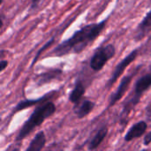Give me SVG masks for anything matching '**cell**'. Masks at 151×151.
<instances>
[{"mask_svg":"<svg viewBox=\"0 0 151 151\" xmlns=\"http://www.w3.org/2000/svg\"><path fill=\"white\" fill-rule=\"evenodd\" d=\"M107 24V19L99 23L88 24L76 31L72 37L59 43L52 51L56 57H63L71 53H80L93 42L103 32Z\"/></svg>","mask_w":151,"mask_h":151,"instance_id":"cell-1","label":"cell"},{"mask_svg":"<svg viewBox=\"0 0 151 151\" xmlns=\"http://www.w3.org/2000/svg\"><path fill=\"white\" fill-rule=\"evenodd\" d=\"M57 108L55 104L50 101L36 107L28 118V119L20 128L16 137V142H21L22 140H24L36 127H40L47 119L50 118L53 114H55Z\"/></svg>","mask_w":151,"mask_h":151,"instance_id":"cell-2","label":"cell"},{"mask_svg":"<svg viewBox=\"0 0 151 151\" xmlns=\"http://www.w3.org/2000/svg\"><path fill=\"white\" fill-rule=\"evenodd\" d=\"M151 88V73H146L145 75L142 76L135 83L134 93L132 94L131 97L125 102L123 111H122V119H127L130 112L136 107V105L140 103L142 96L143 94L148 91Z\"/></svg>","mask_w":151,"mask_h":151,"instance_id":"cell-3","label":"cell"},{"mask_svg":"<svg viewBox=\"0 0 151 151\" xmlns=\"http://www.w3.org/2000/svg\"><path fill=\"white\" fill-rule=\"evenodd\" d=\"M116 50L113 44H107L95 52L90 59V67L97 72L101 71L106 63L114 57Z\"/></svg>","mask_w":151,"mask_h":151,"instance_id":"cell-4","label":"cell"},{"mask_svg":"<svg viewBox=\"0 0 151 151\" xmlns=\"http://www.w3.org/2000/svg\"><path fill=\"white\" fill-rule=\"evenodd\" d=\"M138 54H139V50H138V49L134 50L132 52H130L123 60H121V61L116 65L115 69H114L113 72H112V74H111V78L109 79L108 82L106 83V86H105V87H106L107 88H110L112 87V85H113V84L118 81V79L123 74V73H124V71L126 70V68H127L131 63H133V62L136 59Z\"/></svg>","mask_w":151,"mask_h":151,"instance_id":"cell-5","label":"cell"},{"mask_svg":"<svg viewBox=\"0 0 151 151\" xmlns=\"http://www.w3.org/2000/svg\"><path fill=\"white\" fill-rule=\"evenodd\" d=\"M134 75V73H131V74L126 75L125 77L122 78V80L120 81V84L119 85L117 90L110 97L108 108H111V107L114 106L125 96V94L127 93V89H128V88H129V86L131 84V81L133 80Z\"/></svg>","mask_w":151,"mask_h":151,"instance_id":"cell-6","label":"cell"},{"mask_svg":"<svg viewBox=\"0 0 151 151\" xmlns=\"http://www.w3.org/2000/svg\"><path fill=\"white\" fill-rule=\"evenodd\" d=\"M147 129H148V124L145 121L141 120L130 127V129L126 134L124 139L126 142H132L134 139H138L142 137L145 134Z\"/></svg>","mask_w":151,"mask_h":151,"instance_id":"cell-7","label":"cell"},{"mask_svg":"<svg viewBox=\"0 0 151 151\" xmlns=\"http://www.w3.org/2000/svg\"><path fill=\"white\" fill-rule=\"evenodd\" d=\"M151 31V11H150L143 19L139 24L136 30V40L142 39L149 32Z\"/></svg>","mask_w":151,"mask_h":151,"instance_id":"cell-8","label":"cell"},{"mask_svg":"<svg viewBox=\"0 0 151 151\" xmlns=\"http://www.w3.org/2000/svg\"><path fill=\"white\" fill-rule=\"evenodd\" d=\"M46 144V136L43 131L38 132L25 151H41Z\"/></svg>","mask_w":151,"mask_h":151,"instance_id":"cell-9","label":"cell"},{"mask_svg":"<svg viewBox=\"0 0 151 151\" xmlns=\"http://www.w3.org/2000/svg\"><path fill=\"white\" fill-rule=\"evenodd\" d=\"M107 134H108V127L107 126L102 127L97 131V133L95 134V136L92 138V140L90 141V142L88 144V150L90 151L96 150L102 144V142L104 141Z\"/></svg>","mask_w":151,"mask_h":151,"instance_id":"cell-10","label":"cell"},{"mask_svg":"<svg viewBox=\"0 0 151 151\" xmlns=\"http://www.w3.org/2000/svg\"><path fill=\"white\" fill-rule=\"evenodd\" d=\"M95 106H96V104L94 102L89 101V100H85L78 108L74 110V113L78 119H84L91 113Z\"/></svg>","mask_w":151,"mask_h":151,"instance_id":"cell-11","label":"cell"},{"mask_svg":"<svg viewBox=\"0 0 151 151\" xmlns=\"http://www.w3.org/2000/svg\"><path fill=\"white\" fill-rule=\"evenodd\" d=\"M85 91L86 89H85L83 83L80 81H77L74 88L72 90V92L69 95V101L73 104H78L80 100L81 99V97L84 96Z\"/></svg>","mask_w":151,"mask_h":151,"instance_id":"cell-12","label":"cell"},{"mask_svg":"<svg viewBox=\"0 0 151 151\" xmlns=\"http://www.w3.org/2000/svg\"><path fill=\"white\" fill-rule=\"evenodd\" d=\"M49 98V95H46L41 98H38V99H33V100H23V101H20L13 109L12 111V113H16L19 111H22V110H25L28 107H31L33 105H35L41 102H44L46 101L47 99Z\"/></svg>","mask_w":151,"mask_h":151,"instance_id":"cell-13","label":"cell"},{"mask_svg":"<svg viewBox=\"0 0 151 151\" xmlns=\"http://www.w3.org/2000/svg\"><path fill=\"white\" fill-rule=\"evenodd\" d=\"M61 74H62V71L58 70V69L42 73L41 75H39V78H38V85L41 86V85L46 84V83L51 81L52 80L56 79L57 77L60 76Z\"/></svg>","mask_w":151,"mask_h":151,"instance_id":"cell-14","label":"cell"},{"mask_svg":"<svg viewBox=\"0 0 151 151\" xmlns=\"http://www.w3.org/2000/svg\"><path fill=\"white\" fill-rule=\"evenodd\" d=\"M53 42H54V38L50 39V41H49L48 42H46V43L44 44V46H43L42 48H41V49H40V50H39V51L37 52V54L35 55V58L33 59V61H32V64H31V66H33V65H34L35 64V62H36V61L38 60V58H39V57L41 56V54H42V52H43V51H44L45 50H47V49H48V48H49V47H50V45L52 44V43H53Z\"/></svg>","mask_w":151,"mask_h":151,"instance_id":"cell-15","label":"cell"},{"mask_svg":"<svg viewBox=\"0 0 151 151\" xmlns=\"http://www.w3.org/2000/svg\"><path fill=\"white\" fill-rule=\"evenodd\" d=\"M151 143V131L150 132H149L146 135H145V137H144V139H143V144L145 145V146H148V145H150Z\"/></svg>","mask_w":151,"mask_h":151,"instance_id":"cell-16","label":"cell"},{"mask_svg":"<svg viewBox=\"0 0 151 151\" xmlns=\"http://www.w3.org/2000/svg\"><path fill=\"white\" fill-rule=\"evenodd\" d=\"M8 65V61L7 60H1L0 62V71L3 72Z\"/></svg>","mask_w":151,"mask_h":151,"instance_id":"cell-17","label":"cell"},{"mask_svg":"<svg viewBox=\"0 0 151 151\" xmlns=\"http://www.w3.org/2000/svg\"><path fill=\"white\" fill-rule=\"evenodd\" d=\"M42 0H33V3H32V8H35V6H37V4L39 3H41Z\"/></svg>","mask_w":151,"mask_h":151,"instance_id":"cell-18","label":"cell"},{"mask_svg":"<svg viewBox=\"0 0 151 151\" xmlns=\"http://www.w3.org/2000/svg\"><path fill=\"white\" fill-rule=\"evenodd\" d=\"M12 151H19V149H14Z\"/></svg>","mask_w":151,"mask_h":151,"instance_id":"cell-19","label":"cell"},{"mask_svg":"<svg viewBox=\"0 0 151 151\" xmlns=\"http://www.w3.org/2000/svg\"><path fill=\"white\" fill-rule=\"evenodd\" d=\"M140 151H150L149 150H140Z\"/></svg>","mask_w":151,"mask_h":151,"instance_id":"cell-20","label":"cell"},{"mask_svg":"<svg viewBox=\"0 0 151 151\" xmlns=\"http://www.w3.org/2000/svg\"><path fill=\"white\" fill-rule=\"evenodd\" d=\"M150 1H151V0H150Z\"/></svg>","mask_w":151,"mask_h":151,"instance_id":"cell-21","label":"cell"}]
</instances>
